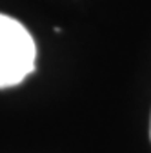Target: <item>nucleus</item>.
I'll list each match as a JSON object with an SVG mask.
<instances>
[{"label":"nucleus","mask_w":151,"mask_h":153,"mask_svg":"<svg viewBox=\"0 0 151 153\" xmlns=\"http://www.w3.org/2000/svg\"><path fill=\"white\" fill-rule=\"evenodd\" d=\"M35 42L15 18L0 13V88L20 84L35 68Z\"/></svg>","instance_id":"obj_1"},{"label":"nucleus","mask_w":151,"mask_h":153,"mask_svg":"<svg viewBox=\"0 0 151 153\" xmlns=\"http://www.w3.org/2000/svg\"><path fill=\"white\" fill-rule=\"evenodd\" d=\"M149 137H151V120H149Z\"/></svg>","instance_id":"obj_2"}]
</instances>
